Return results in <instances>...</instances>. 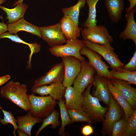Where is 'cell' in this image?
Wrapping results in <instances>:
<instances>
[{"label":"cell","mask_w":136,"mask_h":136,"mask_svg":"<svg viewBox=\"0 0 136 136\" xmlns=\"http://www.w3.org/2000/svg\"><path fill=\"white\" fill-rule=\"evenodd\" d=\"M27 86L20 82L11 81L1 89V96L12 102L21 108L29 111L31 107Z\"/></svg>","instance_id":"1"},{"label":"cell","mask_w":136,"mask_h":136,"mask_svg":"<svg viewBox=\"0 0 136 136\" xmlns=\"http://www.w3.org/2000/svg\"><path fill=\"white\" fill-rule=\"evenodd\" d=\"M93 85V84H89L82 93L84 98L82 109L92 121L102 122L108 108L102 106L98 99L90 94Z\"/></svg>","instance_id":"2"},{"label":"cell","mask_w":136,"mask_h":136,"mask_svg":"<svg viewBox=\"0 0 136 136\" xmlns=\"http://www.w3.org/2000/svg\"><path fill=\"white\" fill-rule=\"evenodd\" d=\"M31 107L29 112L33 116L45 118L55 109L56 100L49 95L41 96L32 93L29 95Z\"/></svg>","instance_id":"3"},{"label":"cell","mask_w":136,"mask_h":136,"mask_svg":"<svg viewBox=\"0 0 136 136\" xmlns=\"http://www.w3.org/2000/svg\"><path fill=\"white\" fill-rule=\"evenodd\" d=\"M66 44L64 45L55 46L50 47L48 50L52 55L62 58L72 56L83 62L86 59L80 53L81 49L85 46L83 41L76 39L73 40L67 39Z\"/></svg>","instance_id":"4"},{"label":"cell","mask_w":136,"mask_h":136,"mask_svg":"<svg viewBox=\"0 0 136 136\" xmlns=\"http://www.w3.org/2000/svg\"><path fill=\"white\" fill-rule=\"evenodd\" d=\"M85 46L103 56L109 64L112 71H117L123 68L124 64L115 52L110 43L100 45L83 40Z\"/></svg>","instance_id":"5"},{"label":"cell","mask_w":136,"mask_h":136,"mask_svg":"<svg viewBox=\"0 0 136 136\" xmlns=\"http://www.w3.org/2000/svg\"><path fill=\"white\" fill-rule=\"evenodd\" d=\"M81 33L83 40L95 43L105 45L113 41L108 29L103 25L84 28L81 29Z\"/></svg>","instance_id":"6"},{"label":"cell","mask_w":136,"mask_h":136,"mask_svg":"<svg viewBox=\"0 0 136 136\" xmlns=\"http://www.w3.org/2000/svg\"><path fill=\"white\" fill-rule=\"evenodd\" d=\"M109 108L104 116L101 130L103 135H111L113 124L124 117V111L111 93Z\"/></svg>","instance_id":"7"},{"label":"cell","mask_w":136,"mask_h":136,"mask_svg":"<svg viewBox=\"0 0 136 136\" xmlns=\"http://www.w3.org/2000/svg\"><path fill=\"white\" fill-rule=\"evenodd\" d=\"M41 37L51 47L63 45L67 40L61 28L60 22L55 25L39 27Z\"/></svg>","instance_id":"8"},{"label":"cell","mask_w":136,"mask_h":136,"mask_svg":"<svg viewBox=\"0 0 136 136\" xmlns=\"http://www.w3.org/2000/svg\"><path fill=\"white\" fill-rule=\"evenodd\" d=\"M80 53L81 55H85L87 57L90 64L95 70L97 75L114 79L109 70L110 67L102 60L101 56L99 54L85 46L80 50Z\"/></svg>","instance_id":"9"},{"label":"cell","mask_w":136,"mask_h":136,"mask_svg":"<svg viewBox=\"0 0 136 136\" xmlns=\"http://www.w3.org/2000/svg\"><path fill=\"white\" fill-rule=\"evenodd\" d=\"M96 73L89 61L82 62L80 71L73 82V87L82 94L88 85L93 84Z\"/></svg>","instance_id":"10"},{"label":"cell","mask_w":136,"mask_h":136,"mask_svg":"<svg viewBox=\"0 0 136 136\" xmlns=\"http://www.w3.org/2000/svg\"><path fill=\"white\" fill-rule=\"evenodd\" d=\"M63 63L64 75L62 83L66 87L71 86L80 72L82 62L72 56L62 58Z\"/></svg>","instance_id":"11"},{"label":"cell","mask_w":136,"mask_h":136,"mask_svg":"<svg viewBox=\"0 0 136 136\" xmlns=\"http://www.w3.org/2000/svg\"><path fill=\"white\" fill-rule=\"evenodd\" d=\"M64 75V65L62 61L53 65L45 75L36 79L33 86L39 87L54 83H62Z\"/></svg>","instance_id":"12"},{"label":"cell","mask_w":136,"mask_h":136,"mask_svg":"<svg viewBox=\"0 0 136 136\" xmlns=\"http://www.w3.org/2000/svg\"><path fill=\"white\" fill-rule=\"evenodd\" d=\"M66 88L62 83H56L39 87L33 86L31 88V91L32 93L42 96L49 95L56 100L59 101L64 96Z\"/></svg>","instance_id":"13"},{"label":"cell","mask_w":136,"mask_h":136,"mask_svg":"<svg viewBox=\"0 0 136 136\" xmlns=\"http://www.w3.org/2000/svg\"><path fill=\"white\" fill-rule=\"evenodd\" d=\"M93 84L94 88L92 95L97 98L99 101L109 106L111 93L107 82V78L94 75Z\"/></svg>","instance_id":"14"},{"label":"cell","mask_w":136,"mask_h":136,"mask_svg":"<svg viewBox=\"0 0 136 136\" xmlns=\"http://www.w3.org/2000/svg\"><path fill=\"white\" fill-rule=\"evenodd\" d=\"M110 79L113 85L117 88L132 109H135L136 89L132 87L126 81L114 79Z\"/></svg>","instance_id":"15"},{"label":"cell","mask_w":136,"mask_h":136,"mask_svg":"<svg viewBox=\"0 0 136 136\" xmlns=\"http://www.w3.org/2000/svg\"><path fill=\"white\" fill-rule=\"evenodd\" d=\"M64 96L66 99L65 105L67 110L82 109L83 96L74 87L70 86L66 87Z\"/></svg>","instance_id":"16"},{"label":"cell","mask_w":136,"mask_h":136,"mask_svg":"<svg viewBox=\"0 0 136 136\" xmlns=\"http://www.w3.org/2000/svg\"><path fill=\"white\" fill-rule=\"evenodd\" d=\"M109 18L113 23L116 24L121 20L124 9V0H104Z\"/></svg>","instance_id":"17"},{"label":"cell","mask_w":136,"mask_h":136,"mask_svg":"<svg viewBox=\"0 0 136 136\" xmlns=\"http://www.w3.org/2000/svg\"><path fill=\"white\" fill-rule=\"evenodd\" d=\"M7 29L9 32L16 34L21 31L28 32L41 38L39 27L27 22L23 18L12 23H8Z\"/></svg>","instance_id":"18"},{"label":"cell","mask_w":136,"mask_h":136,"mask_svg":"<svg viewBox=\"0 0 136 136\" xmlns=\"http://www.w3.org/2000/svg\"><path fill=\"white\" fill-rule=\"evenodd\" d=\"M62 30L68 40L77 39L81 34V29L78 24L74 22L70 18L63 16L60 22Z\"/></svg>","instance_id":"19"},{"label":"cell","mask_w":136,"mask_h":136,"mask_svg":"<svg viewBox=\"0 0 136 136\" xmlns=\"http://www.w3.org/2000/svg\"><path fill=\"white\" fill-rule=\"evenodd\" d=\"M136 11L135 8L126 13L125 18L127 21L125 29L120 34V38L124 41L128 39L132 40L136 46V23L134 18V14Z\"/></svg>","instance_id":"20"},{"label":"cell","mask_w":136,"mask_h":136,"mask_svg":"<svg viewBox=\"0 0 136 136\" xmlns=\"http://www.w3.org/2000/svg\"><path fill=\"white\" fill-rule=\"evenodd\" d=\"M16 119L17 130L24 132L28 136H31V130L33 126L43 121L41 118L33 116L29 112L24 116H18Z\"/></svg>","instance_id":"21"},{"label":"cell","mask_w":136,"mask_h":136,"mask_svg":"<svg viewBox=\"0 0 136 136\" xmlns=\"http://www.w3.org/2000/svg\"><path fill=\"white\" fill-rule=\"evenodd\" d=\"M107 82L111 93L123 109L124 117L128 119L132 115L134 110L123 97L117 88L113 85L110 79L107 78Z\"/></svg>","instance_id":"22"},{"label":"cell","mask_w":136,"mask_h":136,"mask_svg":"<svg viewBox=\"0 0 136 136\" xmlns=\"http://www.w3.org/2000/svg\"><path fill=\"white\" fill-rule=\"evenodd\" d=\"M28 5L25 3H20L14 8L10 9L0 6V8L5 12L8 23H12L23 18L28 8Z\"/></svg>","instance_id":"23"},{"label":"cell","mask_w":136,"mask_h":136,"mask_svg":"<svg viewBox=\"0 0 136 136\" xmlns=\"http://www.w3.org/2000/svg\"><path fill=\"white\" fill-rule=\"evenodd\" d=\"M4 38H8L13 42L22 43L28 46L30 49V53L28 61V67L29 68H31L32 56L33 54L37 53L40 51L41 47V45L37 43H27L21 39L16 34L13 35L9 32H5L0 36V39Z\"/></svg>","instance_id":"24"},{"label":"cell","mask_w":136,"mask_h":136,"mask_svg":"<svg viewBox=\"0 0 136 136\" xmlns=\"http://www.w3.org/2000/svg\"><path fill=\"white\" fill-rule=\"evenodd\" d=\"M110 72L114 79L126 81L131 84L136 85V71H130L122 68L117 71Z\"/></svg>","instance_id":"25"},{"label":"cell","mask_w":136,"mask_h":136,"mask_svg":"<svg viewBox=\"0 0 136 136\" xmlns=\"http://www.w3.org/2000/svg\"><path fill=\"white\" fill-rule=\"evenodd\" d=\"M86 3V0H79L74 5L68 8H63L62 12L64 16L70 18L75 22L79 24L80 10L85 7Z\"/></svg>","instance_id":"26"},{"label":"cell","mask_w":136,"mask_h":136,"mask_svg":"<svg viewBox=\"0 0 136 136\" xmlns=\"http://www.w3.org/2000/svg\"><path fill=\"white\" fill-rule=\"evenodd\" d=\"M88 6L89 13L87 18L83 23L84 28L94 26L97 25L96 5L99 0H86Z\"/></svg>","instance_id":"27"},{"label":"cell","mask_w":136,"mask_h":136,"mask_svg":"<svg viewBox=\"0 0 136 136\" xmlns=\"http://www.w3.org/2000/svg\"><path fill=\"white\" fill-rule=\"evenodd\" d=\"M60 109L61 119V126L58 131L59 135L64 136L65 134V128L66 126L72 124L73 122L70 118L64 103L62 99L57 102Z\"/></svg>","instance_id":"28"},{"label":"cell","mask_w":136,"mask_h":136,"mask_svg":"<svg viewBox=\"0 0 136 136\" xmlns=\"http://www.w3.org/2000/svg\"><path fill=\"white\" fill-rule=\"evenodd\" d=\"M59 113L57 110L54 109L47 117L43 120V123L35 134L37 136L40 132L45 128L49 125L54 129L60 126V122L59 120Z\"/></svg>","instance_id":"29"},{"label":"cell","mask_w":136,"mask_h":136,"mask_svg":"<svg viewBox=\"0 0 136 136\" xmlns=\"http://www.w3.org/2000/svg\"><path fill=\"white\" fill-rule=\"evenodd\" d=\"M128 119L125 117L116 121L112 128V136H125Z\"/></svg>","instance_id":"30"},{"label":"cell","mask_w":136,"mask_h":136,"mask_svg":"<svg viewBox=\"0 0 136 136\" xmlns=\"http://www.w3.org/2000/svg\"><path fill=\"white\" fill-rule=\"evenodd\" d=\"M69 115L74 122H84L92 124V121L82 109L67 110Z\"/></svg>","instance_id":"31"},{"label":"cell","mask_w":136,"mask_h":136,"mask_svg":"<svg viewBox=\"0 0 136 136\" xmlns=\"http://www.w3.org/2000/svg\"><path fill=\"white\" fill-rule=\"evenodd\" d=\"M3 113L4 117L3 119L0 118V123L3 125H8L9 123L12 124L14 127L13 134L14 136L16 130H17V126L16 119L13 113L11 111H7L2 109L1 110Z\"/></svg>","instance_id":"32"},{"label":"cell","mask_w":136,"mask_h":136,"mask_svg":"<svg viewBox=\"0 0 136 136\" xmlns=\"http://www.w3.org/2000/svg\"><path fill=\"white\" fill-rule=\"evenodd\" d=\"M136 135V110L128 119L125 136H135Z\"/></svg>","instance_id":"33"},{"label":"cell","mask_w":136,"mask_h":136,"mask_svg":"<svg viewBox=\"0 0 136 136\" xmlns=\"http://www.w3.org/2000/svg\"><path fill=\"white\" fill-rule=\"evenodd\" d=\"M123 68L130 71H136V50L130 61L124 65Z\"/></svg>","instance_id":"34"},{"label":"cell","mask_w":136,"mask_h":136,"mask_svg":"<svg viewBox=\"0 0 136 136\" xmlns=\"http://www.w3.org/2000/svg\"><path fill=\"white\" fill-rule=\"evenodd\" d=\"M81 132L84 136H89L93 133V129L90 125H86L82 128Z\"/></svg>","instance_id":"35"},{"label":"cell","mask_w":136,"mask_h":136,"mask_svg":"<svg viewBox=\"0 0 136 136\" xmlns=\"http://www.w3.org/2000/svg\"><path fill=\"white\" fill-rule=\"evenodd\" d=\"M130 2V5L129 7L126 8L125 10V12L127 13L133 8L136 7V0H127Z\"/></svg>","instance_id":"36"},{"label":"cell","mask_w":136,"mask_h":136,"mask_svg":"<svg viewBox=\"0 0 136 136\" xmlns=\"http://www.w3.org/2000/svg\"><path fill=\"white\" fill-rule=\"evenodd\" d=\"M11 78L9 75H6L0 77V86L9 81Z\"/></svg>","instance_id":"37"},{"label":"cell","mask_w":136,"mask_h":136,"mask_svg":"<svg viewBox=\"0 0 136 136\" xmlns=\"http://www.w3.org/2000/svg\"><path fill=\"white\" fill-rule=\"evenodd\" d=\"M8 31L7 25L3 22H0V36Z\"/></svg>","instance_id":"38"},{"label":"cell","mask_w":136,"mask_h":136,"mask_svg":"<svg viewBox=\"0 0 136 136\" xmlns=\"http://www.w3.org/2000/svg\"><path fill=\"white\" fill-rule=\"evenodd\" d=\"M19 134V136H28V135L26 133L24 132L19 130H17Z\"/></svg>","instance_id":"39"},{"label":"cell","mask_w":136,"mask_h":136,"mask_svg":"<svg viewBox=\"0 0 136 136\" xmlns=\"http://www.w3.org/2000/svg\"><path fill=\"white\" fill-rule=\"evenodd\" d=\"M23 0H19L18 1L14 3L13 5V6H15L19 3H23Z\"/></svg>","instance_id":"40"},{"label":"cell","mask_w":136,"mask_h":136,"mask_svg":"<svg viewBox=\"0 0 136 136\" xmlns=\"http://www.w3.org/2000/svg\"><path fill=\"white\" fill-rule=\"evenodd\" d=\"M6 0H0V6L2 4L6 2Z\"/></svg>","instance_id":"41"},{"label":"cell","mask_w":136,"mask_h":136,"mask_svg":"<svg viewBox=\"0 0 136 136\" xmlns=\"http://www.w3.org/2000/svg\"><path fill=\"white\" fill-rule=\"evenodd\" d=\"M0 108L1 110H2V109L1 106L0 105Z\"/></svg>","instance_id":"42"},{"label":"cell","mask_w":136,"mask_h":136,"mask_svg":"<svg viewBox=\"0 0 136 136\" xmlns=\"http://www.w3.org/2000/svg\"><path fill=\"white\" fill-rule=\"evenodd\" d=\"M0 67H1V63H0Z\"/></svg>","instance_id":"43"}]
</instances>
